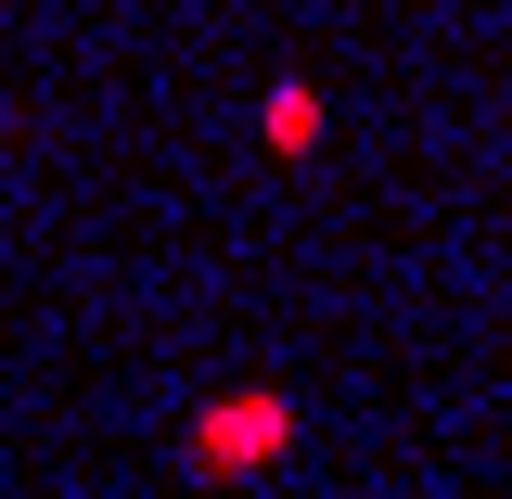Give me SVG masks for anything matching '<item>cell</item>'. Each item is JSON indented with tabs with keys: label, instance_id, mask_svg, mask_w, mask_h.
Wrapping results in <instances>:
<instances>
[{
	"label": "cell",
	"instance_id": "obj_1",
	"mask_svg": "<svg viewBox=\"0 0 512 499\" xmlns=\"http://www.w3.org/2000/svg\"><path fill=\"white\" fill-rule=\"evenodd\" d=\"M282 448H295V397L282 384H231V397H205L180 423V474L192 487H244V474H282Z\"/></svg>",
	"mask_w": 512,
	"mask_h": 499
},
{
	"label": "cell",
	"instance_id": "obj_2",
	"mask_svg": "<svg viewBox=\"0 0 512 499\" xmlns=\"http://www.w3.org/2000/svg\"><path fill=\"white\" fill-rule=\"evenodd\" d=\"M256 141H269L282 167H308V154H320V90H308V77H269V103H256Z\"/></svg>",
	"mask_w": 512,
	"mask_h": 499
}]
</instances>
